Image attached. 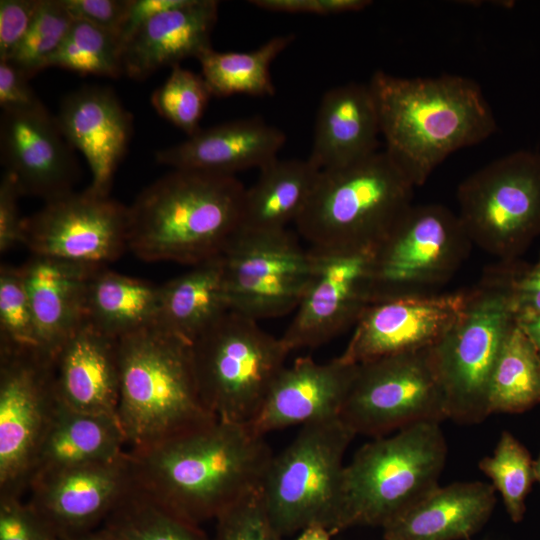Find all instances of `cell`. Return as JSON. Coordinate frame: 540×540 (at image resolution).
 <instances>
[{
  "mask_svg": "<svg viewBox=\"0 0 540 540\" xmlns=\"http://www.w3.org/2000/svg\"><path fill=\"white\" fill-rule=\"evenodd\" d=\"M330 532L323 526L313 525L301 531V534L294 540H331Z\"/></svg>",
  "mask_w": 540,
  "mask_h": 540,
  "instance_id": "f907efd6",
  "label": "cell"
},
{
  "mask_svg": "<svg viewBox=\"0 0 540 540\" xmlns=\"http://www.w3.org/2000/svg\"><path fill=\"white\" fill-rule=\"evenodd\" d=\"M211 96L202 75L177 65L153 92L151 104L161 117L191 136L201 129L199 123Z\"/></svg>",
  "mask_w": 540,
  "mask_h": 540,
  "instance_id": "8d00e7d4",
  "label": "cell"
},
{
  "mask_svg": "<svg viewBox=\"0 0 540 540\" xmlns=\"http://www.w3.org/2000/svg\"><path fill=\"white\" fill-rule=\"evenodd\" d=\"M123 540H209L199 525L164 508L135 486L103 522Z\"/></svg>",
  "mask_w": 540,
  "mask_h": 540,
  "instance_id": "836d02e7",
  "label": "cell"
},
{
  "mask_svg": "<svg viewBox=\"0 0 540 540\" xmlns=\"http://www.w3.org/2000/svg\"><path fill=\"white\" fill-rule=\"evenodd\" d=\"M29 78L10 61H0V107L2 111L28 110L42 104Z\"/></svg>",
  "mask_w": 540,
  "mask_h": 540,
  "instance_id": "bcb514c9",
  "label": "cell"
},
{
  "mask_svg": "<svg viewBox=\"0 0 540 540\" xmlns=\"http://www.w3.org/2000/svg\"><path fill=\"white\" fill-rule=\"evenodd\" d=\"M67 540H123L108 529L102 527L94 529L79 536Z\"/></svg>",
  "mask_w": 540,
  "mask_h": 540,
  "instance_id": "816d5d0a",
  "label": "cell"
},
{
  "mask_svg": "<svg viewBox=\"0 0 540 540\" xmlns=\"http://www.w3.org/2000/svg\"><path fill=\"white\" fill-rule=\"evenodd\" d=\"M535 479L540 482V457L536 463H534Z\"/></svg>",
  "mask_w": 540,
  "mask_h": 540,
  "instance_id": "f5cc1de1",
  "label": "cell"
},
{
  "mask_svg": "<svg viewBox=\"0 0 540 540\" xmlns=\"http://www.w3.org/2000/svg\"><path fill=\"white\" fill-rule=\"evenodd\" d=\"M458 217L473 245L513 260L540 233V152L519 150L465 178Z\"/></svg>",
  "mask_w": 540,
  "mask_h": 540,
  "instance_id": "8fae6325",
  "label": "cell"
},
{
  "mask_svg": "<svg viewBox=\"0 0 540 540\" xmlns=\"http://www.w3.org/2000/svg\"><path fill=\"white\" fill-rule=\"evenodd\" d=\"M126 447L116 418L79 412L60 402L40 447L31 482L50 471L117 459L126 453Z\"/></svg>",
  "mask_w": 540,
  "mask_h": 540,
  "instance_id": "83f0119b",
  "label": "cell"
},
{
  "mask_svg": "<svg viewBox=\"0 0 540 540\" xmlns=\"http://www.w3.org/2000/svg\"><path fill=\"white\" fill-rule=\"evenodd\" d=\"M488 400L490 414L522 412L540 402V353L516 322L496 359Z\"/></svg>",
  "mask_w": 540,
  "mask_h": 540,
  "instance_id": "d6a6232c",
  "label": "cell"
},
{
  "mask_svg": "<svg viewBox=\"0 0 540 540\" xmlns=\"http://www.w3.org/2000/svg\"><path fill=\"white\" fill-rule=\"evenodd\" d=\"M293 34L275 36L250 51L219 52L210 49L197 60L202 77L212 96L234 94L272 96L275 88L271 79L272 62L293 42Z\"/></svg>",
  "mask_w": 540,
  "mask_h": 540,
  "instance_id": "1f68e13d",
  "label": "cell"
},
{
  "mask_svg": "<svg viewBox=\"0 0 540 540\" xmlns=\"http://www.w3.org/2000/svg\"><path fill=\"white\" fill-rule=\"evenodd\" d=\"M59 404L54 358L39 349L0 348V497L28 491Z\"/></svg>",
  "mask_w": 540,
  "mask_h": 540,
  "instance_id": "4fadbf2b",
  "label": "cell"
},
{
  "mask_svg": "<svg viewBox=\"0 0 540 540\" xmlns=\"http://www.w3.org/2000/svg\"><path fill=\"white\" fill-rule=\"evenodd\" d=\"M482 278L505 291L515 318L540 314V256L526 268L514 265L513 260L501 261L488 268Z\"/></svg>",
  "mask_w": 540,
  "mask_h": 540,
  "instance_id": "60d3db41",
  "label": "cell"
},
{
  "mask_svg": "<svg viewBox=\"0 0 540 540\" xmlns=\"http://www.w3.org/2000/svg\"><path fill=\"white\" fill-rule=\"evenodd\" d=\"M447 457L439 422H420L363 445L345 465L331 535L383 526L438 486Z\"/></svg>",
  "mask_w": 540,
  "mask_h": 540,
  "instance_id": "5b68a950",
  "label": "cell"
},
{
  "mask_svg": "<svg viewBox=\"0 0 540 540\" xmlns=\"http://www.w3.org/2000/svg\"><path fill=\"white\" fill-rule=\"evenodd\" d=\"M188 0H131L119 32L121 46L146 22L153 17L184 5Z\"/></svg>",
  "mask_w": 540,
  "mask_h": 540,
  "instance_id": "c3c4849f",
  "label": "cell"
},
{
  "mask_svg": "<svg viewBox=\"0 0 540 540\" xmlns=\"http://www.w3.org/2000/svg\"><path fill=\"white\" fill-rule=\"evenodd\" d=\"M159 289L156 326L190 344L230 311L221 255L192 266Z\"/></svg>",
  "mask_w": 540,
  "mask_h": 540,
  "instance_id": "f1b7e54d",
  "label": "cell"
},
{
  "mask_svg": "<svg viewBox=\"0 0 540 540\" xmlns=\"http://www.w3.org/2000/svg\"><path fill=\"white\" fill-rule=\"evenodd\" d=\"M231 311L255 321L295 311L313 270V255L288 229L238 230L222 253Z\"/></svg>",
  "mask_w": 540,
  "mask_h": 540,
  "instance_id": "5bb4252c",
  "label": "cell"
},
{
  "mask_svg": "<svg viewBox=\"0 0 540 540\" xmlns=\"http://www.w3.org/2000/svg\"><path fill=\"white\" fill-rule=\"evenodd\" d=\"M380 134L378 110L369 84L336 86L321 99L308 160L319 170L354 164L378 152Z\"/></svg>",
  "mask_w": 540,
  "mask_h": 540,
  "instance_id": "d4e9b609",
  "label": "cell"
},
{
  "mask_svg": "<svg viewBox=\"0 0 540 540\" xmlns=\"http://www.w3.org/2000/svg\"><path fill=\"white\" fill-rule=\"evenodd\" d=\"M472 245L458 214L440 204H412L373 248L370 303L434 295Z\"/></svg>",
  "mask_w": 540,
  "mask_h": 540,
  "instance_id": "9c48e42d",
  "label": "cell"
},
{
  "mask_svg": "<svg viewBox=\"0 0 540 540\" xmlns=\"http://www.w3.org/2000/svg\"><path fill=\"white\" fill-rule=\"evenodd\" d=\"M98 268L36 255L20 266L43 353L55 358L85 323L87 284Z\"/></svg>",
  "mask_w": 540,
  "mask_h": 540,
  "instance_id": "484cf974",
  "label": "cell"
},
{
  "mask_svg": "<svg viewBox=\"0 0 540 540\" xmlns=\"http://www.w3.org/2000/svg\"><path fill=\"white\" fill-rule=\"evenodd\" d=\"M339 417L355 435L375 438L448 418L430 348L357 364Z\"/></svg>",
  "mask_w": 540,
  "mask_h": 540,
  "instance_id": "7c38bea8",
  "label": "cell"
},
{
  "mask_svg": "<svg viewBox=\"0 0 540 540\" xmlns=\"http://www.w3.org/2000/svg\"><path fill=\"white\" fill-rule=\"evenodd\" d=\"M218 6L215 0H188L153 17L123 44V73L143 80L162 67L180 65L189 57L198 59L212 49Z\"/></svg>",
  "mask_w": 540,
  "mask_h": 540,
  "instance_id": "603a6c76",
  "label": "cell"
},
{
  "mask_svg": "<svg viewBox=\"0 0 540 540\" xmlns=\"http://www.w3.org/2000/svg\"><path fill=\"white\" fill-rule=\"evenodd\" d=\"M384 150L413 186L452 153L477 145L497 124L480 85L460 75L405 78L376 71L369 81Z\"/></svg>",
  "mask_w": 540,
  "mask_h": 540,
  "instance_id": "7a4b0ae2",
  "label": "cell"
},
{
  "mask_svg": "<svg viewBox=\"0 0 540 540\" xmlns=\"http://www.w3.org/2000/svg\"><path fill=\"white\" fill-rule=\"evenodd\" d=\"M159 294V285L98 268L87 284L85 322L115 340L156 326Z\"/></svg>",
  "mask_w": 540,
  "mask_h": 540,
  "instance_id": "4dcf8cb0",
  "label": "cell"
},
{
  "mask_svg": "<svg viewBox=\"0 0 540 540\" xmlns=\"http://www.w3.org/2000/svg\"><path fill=\"white\" fill-rule=\"evenodd\" d=\"M495 489L484 482L437 486L382 526L384 540L468 538L488 521Z\"/></svg>",
  "mask_w": 540,
  "mask_h": 540,
  "instance_id": "4316f807",
  "label": "cell"
},
{
  "mask_svg": "<svg viewBox=\"0 0 540 540\" xmlns=\"http://www.w3.org/2000/svg\"><path fill=\"white\" fill-rule=\"evenodd\" d=\"M21 196L11 176L3 173L0 182V252L6 253L22 244L23 217L20 215L18 198Z\"/></svg>",
  "mask_w": 540,
  "mask_h": 540,
  "instance_id": "f6af8a7d",
  "label": "cell"
},
{
  "mask_svg": "<svg viewBox=\"0 0 540 540\" xmlns=\"http://www.w3.org/2000/svg\"><path fill=\"white\" fill-rule=\"evenodd\" d=\"M201 399L216 418L250 423L290 351L258 321L228 311L192 344Z\"/></svg>",
  "mask_w": 540,
  "mask_h": 540,
  "instance_id": "52a82bcc",
  "label": "cell"
},
{
  "mask_svg": "<svg viewBox=\"0 0 540 540\" xmlns=\"http://www.w3.org/2000/svg\"><path fill=\"white\" fill-rule=\"evenodd\" d=\"M468 290L370 303L340 358L360 364L432 348L462 313Z\"/></svg>",
  "mask_w": 540,
  "mask_h": 540,
  "instance_id": "ac0fdd59",
  "label": "cell"
},
{
  "mask_svg": "<svg viewBox=\"0 0 540 540\" xmlns=\"http://www.w3.org/2000/svg\"><path fill=\"white\" fill-rule=\"evenodd\" d=\"M285 142L282 130L250 117L201 128L185 141L158 150L155 159L173 169L234 176L275 160Z\"/></svg>",
  "mask_w": 540,
  "mask_h": 540,
  "instance_id": "7402d4cb",
  "label": "cell"
},
{
  "mask_svg": "<svg viewBox=\"0 0 540 540\" xmlns=\"http://www.w3.org/2000/svg\"><path fill=\"white\" fill-rule=\"evenodd\" d=\"M0 540H59L22 497H0Z\"/></svg>",
  "mask_w": 540,
  "mask_h": 540,
  "instance_id": "b9f144b4",
  "label": "cell"
},
{
  "mask_svg": "<svg viewBox=\"0 0 540 540\" xmlns=\"http://www.w3.org/2000/svg\"><path fill=\"white\" fill-rule=\"evenodd\" d=\"M245 190L235 176L173 169L128 207V250L190 266L222 255L240 229Z\"/></svg>",
  "mask_w": 540,
  "mask_h": 540,
  "instance_id": "3957f363",
  "label": "cell"
},
{
  "mask_svg": "<svg viewBox=\"0 0 540 540\" xmlns=\"http://www.w3.org/2000/svg\"><path fill=\"white\" fill-rule=\"evenodd\" d=\"M479 468L492 481L514 522L524 514V501L535 479L534 463L526 449L509 433L502 432L492 456L483 458Z\"/></svg>",
  "mask_w": 540,
  "mask_h": 540,
  "instance_id": "d590c367",
  "label": "cell"
},
{
  "mask_svg": "<svg viewBox=\"0 0 540 540\" xmlns=\"http://www.w3.org/2000/svg\"><path fill=\"white\" fill-rule=\"evenodd\" d=\"M62 2L74 19L84 20L118 37L131 0H62Z\"/></svg>",
  "mask_w": 540,
  "mask_h": 540,
  "instance_id": "ee69618b",
  "label": "cell"
},
{
  "mask_svg": "<svg viewBox=\"0 0 540 540\" xmlns=\"http://www.w3.org/2000/svg\"><path fill=\"white\" fill-rule=\"evenodd\" d=\"M310 250V281L280 337L290 352L327 343L354 326L370 304L373 249Z\"/></svg>",
  "mask_w": 540,
  "mask_h": 540,
  "instance_id": "2e32d148",
  "label": "cell"
},
{
  "mask_svg": "<svg viewBox=\"0 0 540 540\" xmlns=\"http://www.w3.org/2000/svg\"><path fill=\"white\" fill-rule=\"evenodd\" d=\"M127 453L135 488L197 525L260 491L273 456L249 423L218 418Z\"/></svg>",
  "mask_w": 540,
  "mask_h": 540,
  "instance_id": "6da1fadb",
  "label": "cell"
},
{
  "mask_svg": "<svg viewBox=\"0 0 540 540\" xmlns=\"http://www.w3.org/2000/svg\"><path fill=\"white\" fill-rule=\"evenodd\" d=\"M414 188L385 151L321 170L297 232L311 249H373L412 206Z\"/></svg>",
  "mask_w": 540,
  "mask_h": 540,
  "instance_id": "8992f818",
  "label": "cell"
},
{
  "mask_svg": "<svg viewBox=\"0 0 540 540\" xmlns=\"http://www.w3.org/2000/svg\"><path fill=\"white\" fill-rule=\"evenodd\" d=\"M215 520L213 540H281L269 520L261 490L236 502Z\"/></svg>",
  "mask_w": 540,
  "mask_h": 540,
  "instance_id": "ab89813d",
  "label": "cell"
},
{
  "mask_svg": "<svg viewBox=\"0 0 540 540\" xmlns=\"http://www.w3.org/2000/svg\"><path fill=\"white\" fill-rule=\"evenodd\" d=\"M357 364L340 356L319 363L309 356L285 366L260 411L249 423L258 434L340 416Z\"/></svg>",
  "mask_w": 540,
  "mask_h": 540,
  "instance_id": "44dd1931",
  "label": "cell"
},
{
  "mask_svg": "<svg viewBox=\"0 0 540 540\" xmlns=\"http://www.w3.org/2000/svg\"><path fill=\"white\" fill-rule=\"evenodd\" d=\"M117 416L129 449L149 447L216 417L204 405L191 344L157 326L117 340Z\"/></svg>",
  "mask_w": 540,
  "mask_h": 540,
  "instance_id": "277c9868",
  "label": "cell"
},
{
  "mask_svg": "<svg viewBox=\"0 0 540 540\" xmlns=\"http://www.w3.org/2000/svg\"><path fill=\"white\" fill-rule=\"evenodd\" d=\"M514 323V312L502 288L482 278L468 290L459 318L430 348L448 418L472 424L490 415L491 375Z\"/></svg>",
  "mask_w": 540,
  "mask_h": 540,
  "instance_id": "30bf717a",
  "label": "cell"
},
{
  "mask_svg": "<svg viewBox=\"0 0 540 540\" xmlns=\"http://www.w3.org/2000/svg\"><path fill=\"white\" fill-rule=\"evenodd\" d=\"M54 366L57 394L63 405L118 420L117 340L85 322L61 347Z\"/></svg>",
  "mask_w": 540,
  "mask_h": 540,
  "instance_id": "cb8c5ba5",
  "label": "cell"
},
{
  "mask_svg": "<svg viewBox=\"0 0 540 540\" xmlns=\"http://www.w3.org/2000/svg\"><path fill=\"white\" fill-rule=\"evenodd\" d=\"M55 119L70 146L87 160L92 175L88 189L109 196L132 135L131 114L111 88L89 85L67 94Z\"/></svg>",
  "mask_w": 540,
  "mask_h": 540,
  "instance_id": "ffe728a7",
  "label": "cell"
},
{
  "mask_svg": "<svg viewBox=\"0 0 540 540\" xmlns=\"http://www.w3.org/2000/svg\"><path fill=\"white\" fill-rule=\"evenodd\" d=\"M128 229V207L87 188L24 217L22 245L32 255L106 267L128 250Z\"/></svg>",
  "mask_w": 540,
  "mask_h": 540,
  "instance_id": "9a60e30c",
  "label": "cell"
},
{
  "mask_svg": "<svg viewBox=\"0 0 540 540\" xmlns=\"http://www.w3.org/2000/svg\"><path fill=\"white\" fill-rule=\"evenodd\" d=\"M354 436L340 417L316 421L301 426L292 442L272 456L261 496L280 538L313 525L330 532L339 504L344 456Z\"/></svg>",
  "mask_w": 540,
  "mask_h": 540,
  "instance_id": "ba28073f",
  "label": "cell"
},
{
  "mask_svg": "<svg viewBox=\"0 0 540 540\" xmlns=\"http://www.w3.org/2000/svg\"><path fill=\"white\" fill-rule=\"evenodd\" d=\"M127 452L111 461L35 477L27 503L59 540L94 530L134 487Z\"/></svg>",
  "mask_w": 540,
  "mask_h": 540,
  "instance_id": "e0dca14e",
  "label": "cell"
},
{
  "mask_svg": "<svg viewBox=\"0 0 540 540\" xmlns=\"http://www.w3.org/2000/svg\"><path fill=\"white\" fill-rule=\"evenodd\" d=\"M48 67L117 78L123 73L122 46L116 35L74 19L62 44L47 62Z\"/></svg>",
  "mask_w": 540,
  "mask_h": 540,
  "instance_id": "e575fe53",
  "label": "cell"
},
{
  "mask_svg": "<svg viewBox=\"0 0 540 540\" xmlns=\"http://www.w3.org/2000/svg\"><path fill=\"white\" fill-rule=\"evenodd\" d=\"M250 3L268 11L316 15L355 12L372 4L368 0H253Z\"/></svg>",
  "mask_w": 540,
  "mask_h": 540,
  "instance_id": "7dc6e473",
  "label": "cell"
},
{
  "mask_svg": "<svg viewBox=\"0 0 540 540\" xmlns=\"http://www.w3.org/2000/svg\"><path fill=\"white\" fill-rule=\"evenodd\" d=\"M515 322L540 353V314L522 315Z\"/></svg>",
  "mask_w": 540,
  "mask_h": 540,
  "instance_id": "681fc988",
  "label": "cell"
},
{
  "mask_svg": "<svg viewBox=\"0 0 540 540\" xmlns=\"http://www.w3.org/2000/svg\"><path fill=\"white\" fill-rule=\"evenodd\" d=\"M40 0L0 1V61L10 60L25 37Z\"/></svg>",
  "mask_w": 540,
  "mask_h": 540,
  "instance_id": "7bdbcfd3",
  "label": "cell"
},
{
  "mask_svg": "<svg viewBox=\"0 0 540 540\" xmlns=\"http://www.w3.org/2000/svg\"><path fill=\"white\" fill-rule=\"evenodd\" d=\"M259 171L245 190L239 230H285L305 208L321 170L308 159L276 158Z\"/></svg>",
  "mask_w": 540,
  "mask_h": 540,
  "instance_id": "f546056e",
  "label": "cell"
},
{
  "mask_svg": "<svg viewBox=\"0 0 540 540\" xmlns=\"http://www.w3.org/2000/svg\"><path fill=\"white\" fill-rule=\"evenodd\" d=\"M74 18L62 0H40L39 7L13 57L8 60L31 78L47 66Z\"/></svg>",
  "mask_w": 540,
  "mask_h": 540,
  "instance_id": "74e56055",
  "label": "cell"
},
{
  "mask_svg": "<svg viewBox=\"0 0 540 540\" xmlns=\"http://www.w3.org/2000/svg\"><path fill=\"white\" fill-rule=\"evenodd\" d=\"M0 158L21 196L47 202L73 191L78 166L72 147L44 105L2 111Z\"/></svg>",
  "mask_w": 540,
  "mask_h": 540,
  "instance_id": "d6986e66",
  "label": "cell"
},
{
  "mask_svg": "<svg viewBox=\"0 0 540 540\" xmlns=\"http://www.w3.org/2000/svg\"><path fill=\"white\" fill-rule=\"evenodd\" d=\"M0 348L39 349L36 325L20 267L0 268Z\"/></svg>",
  "mask_w": 540,
  "mask_h": 540,
  "instance_id": "f35d334b",
  "label": "cell"
}]
</instances>
